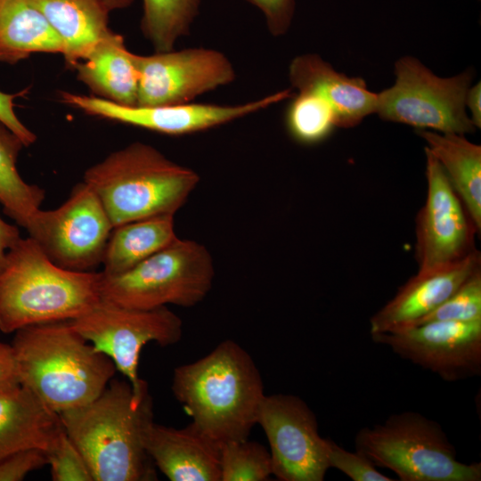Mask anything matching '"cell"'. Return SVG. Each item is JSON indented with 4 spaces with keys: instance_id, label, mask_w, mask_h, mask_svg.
Returning a JSON list of instances; mask_svg holds the SVG:
<instances>
[{
    "instance_id": "cell-14",
    "label": "cell",
    "mask_w": 481,
    "mask_h": 481,
    "mask_svg": "<svg viewBox=\"0 0 481 481\" xmlns=\"http://www.w3.org/2000/svg\"><path fill=\"white\" fill-rule=\"evenodd\" d=\"M371 335L375 343L446 381L481 373V321L429 322Z\"/></svg>"
},
{
    "instance_id": "cell-26",
    "label": "cell",
    "mask_w": 481,
    "mask_h": 481,
    "mask_svg": "<svg viewBox=\"0 0 481 481\" xmlns=\"http://www.w3.org/2000/svg\"><path fill=\"white\" fill-rule=\"evenodd\" d=\"M200 4V0H143L141 29L155 52L173 50L190 32Z\"/></svg>"
},
{
    "instance_id": "cell-3",
    "label": "cell",
    "mask_w": 481,
    "mask_h": 481,
    "mask_svg": "<svg viewBox=\"0 0 481 481\" xmlns=\"http://www.w3.org/2000/svg\"><path fill=\"white\" fill-rule=\"evenodd\" d=\"M11 346L20 385L58 414L95 399L117 371L70 321L23 327Z\"/></svg>"
},
{
    "instance_id": "cell-21",
    "label": "cell",
    "mask_w": 481,
    "mask_h": 481,
    "mask_svg": "<svg viewBox=\"0 0 481 481\" xmlns=\"http://www.w3.org/2000/svg\"><path fill=\"white\" fill-rule=\"evenodd\" d=\"M50 26L61 38L63 56L73 68L111 29L109 12L100 0H33Z\"/></svg>"
},
{
    "instance_id": "cell-8",
    "label": "cell",
    "mask_w": 481,
    "mask_h": 481,
    "mask_svg": "<svg viewBox=\"0 0 481 481\" xmlns=\"http://www.w3.org/2000/svg\"><path fill=\"white\" fill-rule=\"evenodd\" d=\"M395 74L394 86L377 94L375 113L382 119L419 130L463 135L475 132L465 105L470 72L440 77L419 60L405 56L395 62Z\"/></svg>"
},
{
    "instance_id": "cell-35",
    "label": "cell",
    "mask_w": 481,
    "mask_h": 481,
    "mask_svg": "<svg viewBox=\"0 0 481 481\" xmlns=\"http://www.w3.org/2000/svg\"><path fill=\"white\" fill-rule=\"evenodd\" d=\"M20 385L12 346L0 342V391Z\"/></svg>"
},
{
    "instance_id": "cell-12",
    "label": "cell",
    "mask_w": 481,
    "mask_h": 481,
    "mask_svg": "<svg viewBox=\"0 0 481 481\" xmlns=\"http://www.w3.org/2000/svg\"><path fill=\"white\" fill-rule=\"evenodd\" d=\"M133 60L139 74L136 106L190 103L202 94L232 83L236 77L227 56L211 48L133 53Z\"/></svg>"
},
{
    "instance_id": "cell-27",
    "label": "cell",
    "mask_w": 481,
    "mask_h": 481,
    "mask_svg": "<svg viewBox=\"0 0 481 481\" xmlns=\"http://www.w3.org/2000/svg\"><path fill=\"white\" fill-rule=\"evenodd\" d=\"M285 122L290 135L298 142L313 144L325 139L337 126L335 114L320 96L298 92L287 108Z\"/></svg>"
},
{
    "instance_id": "cell-19",
    "label": "cell",
    "mask_w": 481,
    "mask_h": 481,
    "mask_svg": "<svg viewBox=\"0 0 481 481\" xmlns=\"http://www.w3.org/2000/svg\"><path fill=\"white\" fill-rule=\"evenodd\" d=\"M62 429L59 414L24 387L0 391V460L29 448L45 451Z\"/></svg>"
},
{
    "instance_id": "cell-2",
    "label": "cell",
    "mask_w": 481,
    "mask_h": 481,
    "mask_svg": "<svg viewBox=\"0 0 481 481\" xmlns=\"http://www.w3.org/2000/svg\"><path fill=\"white\" fill-rule=\"evenodd\" d=\"M171 388L192 423L220 445L249 437L265 395L254 360L233 340L175 368Z\"/></svg>"
},
{
    "instance_id": "cell-32",
    "label": "cell",
    "mask_w": 481,
    "mask_h": 481,
    "mask_svg": "<svg viewBox=\"0 0 481 481\" xmlns=\"http://www.w3.org/2000/svg\"><path fill=\"white\" fill-rule=\"evenodd\" d=\"M45 464V452L40 448L17 451L0 460V481H20Z\"/></svg>"
},
{
    "instance_id": "cell-13",
    "label": "cell",
    "mask_w": 481,
    "mask_h": 481,
    "mask_svg": "<svg viewBox=\"0 0 481 481\" xmlns=\"http://www.w3.org/2000/svg\"><path fill=\"white\" fill-rule=\"evenodd\" d=\"M427 196L416 219L419 273L461 261L476 250L479 232L437 160L425 149Z\"/></svg>"
},
{
    "instance_id": "cell-38",
    "label": "cell",
    "mask_w": 481,
    "mask_h": 481,
    "mask_svg": "<svg viewBox=\"0 0 481 481\" xmlns=\"http://www.w3.org/2000/svg\"><path fill=\"white\" fill-rule=\"evenodd\" d=\"M102 5L110 13V12L121 10L131 5L134 0H100Z\"/></svg>"
},
{
    "instance_id": "cell-11",
    "label": "cell",
    "mask_w": 481,
    "mask_h": 481,
    "mask_svg": "<svg viewBox=\"0 0 481 481\" xmlns=\"http://www.w3.org/2000/svg\"><path fill=\"white\" fill-rule=\"evenodd\" d=\"M257 424L270 445L273 475L281 481H322L330 469L328 439L320 436L317 419L300 397L265 395Z\"/></svg>"
},
{
    "instance_id": "cell-25",
    "label": "cell",
    "mask_w": 481,
    "mask_h": 481,
    "mask_svg": "<svg viewBox=\"0 0 481 481\" xmlns=\"http://www.w3.org/2000/svg\"><path fill=\"white\" fill-rule=\"evenodd\" d=\"M22 141L0 121V203L4 213L25 229L40 208L45 192L24 181L17 168Z\"/></svg>"
},
{
    "instance_id": "cell-18",
    "label": "cell",
    "mask_w": 481,
    "mask_h": 481,
    "mask_svg": "<svg viewBox=\"0 0 481 481\" xmlns=\"http://www.w3.org/2000/svg\"><path fill=\"white\" fill-rule=\"evenodd\" d=\"M289 77L298 92L314 94L329 103L337 126H355L375 113L377 94L368 89L365 81L336 71L317 54L295 57L289 67Z\"/></svg>"
},
{
    "instance_id": "cell-30",
    "label": "cell",
    "mask_w": 481,
    "mask_h": 481,
    "mask_svg": "<svg viewBox=\"0 0 481 481\" xmlns=\"http://www.w3.org/2000/svg\"><path fill=\"white\" fill-rule=\"evenodd\" d=\"M53 481H94L80 451L62 429L45 451Z\"/></svg>"
},
{
    "instance_id": "cell-29",
    "label": "cell",
    "mask_w": 481,
    "mask_h": 481,
    "mask_svg": "<svg viewBox=\"0 0 481 481\" xmlns=\"http://www.w3.org/2000/svg\"><path fill=\"white\" fill-rule=\"evenodd\" d=\"M439 321H481V268L469 275L439 306L408 326Z\"/></svg>"
},
{
    "instance_id": "cell-20",
    "label": "cell",
    "mask_w": 481,
    "mask_h": 481,
    "mask_svg": "<svg viewBox=\"0 0 481 481\" xmlns=\"http://www.w3.org/2000/svg\"><path fill=\"white\" fill-rule=\"evenodd\" d=\"M121 35L112 30L74 65L77 77L94 96L119 105L135 106L139 74Z\"/></svg>"
},
{
    "instance_id": "cell-1",
    "label": "cell",
    "mask_w": 481,
    "mask_h": 481,
    "mask_svg": "<svg viewBox=\"0 0 481 481\" xmlns=\"http://www.w3.org/2000/svg\"><path fill=\"white\" fill-rule=\"evenodd\" d=\"M59 417L94 481L157 480L144 444L154 421L150 393L137 400L127 379L113 378L95 399Z\"/></svg>"
},
{
    "instance_id": "cell-9",
    "label": "cell",
    "mask_w": 481,
    "mask_h": 481,
    "mask_svg": "<svg viewBox=\"0 0 481 481\" xmlns=\"http://www.w3.org/2000/svg\"><path fill=\"white\" fill-rule=\"evenodd\" d=\"M70 322L95 349L112 360L117 371L131 384L137 400L149 393L147 382L138 374L143 346L156 342L167 346L176 344L183 336L181 318L167 306L137 309L101 299Z\"/></svg>"
},
{
    "instance_id": "cell-15",
    "label": "cell",
    "mask_w": 481,
    "mask_h": 481,
    "mask_svg": "<svg viewBox=\"0 0 481 481\" xmlns=\"http://www.w3.org/2000/svg\"><path fill=\"white\" fill-rule=\"evenodd\" d=\"M291 90L275 92L236 105L186 103L171 106H125L96 97L61 92L64 103L85 113L143 127L169 135H183L210 129L257 112L290 98Z\"/></svg>"
},
{
    "instance_id": "cell-5",
    "label": "cell",
    "mask_w": 481,
    "mask_h": 481,
    "mask_svg": "<svg viewBox=\"0 0 481 481\" xmlns=\"http://www.w3.org/2000/svg\"><path fill=\"white\" fill-rule=\"evenodd\" d=\"M82 181L96 194L114 228L139 219L175 216L200 176L155 147L135 142L87 168Z\"/></svg>"
},
{
    "instance_id": "cell-23",
    "label": "cell",
    "mask_w": 481,
    "mask_h": 481,
    "mask_svg": "<svg viewBox=\"0 0 481 481\" xmlns=\"http://www.w3.org/2000/svg\"><path fill=\"white\" fill-rule=\"evenodd\" d=\"M36 53H64L61 38L33 0H0V61L15 64Z\"/></svg>"
},
{
    "instance_id": "cell-7",
    "label": "cell",
    "mask_w": 481,
    "mask_h": 481,
    "mask_svg": "<svg viewBox=\"0 0 481 481\" xmlns=\"http://www.w3.org/2000/svg\"><path fill=\"white\" fill-rule=\"evenodd\" d=\"M214 277L208 249L198 241L177 238L123 273L101 272V299L137 309L192 307L207 297Z\"/></svg>"
},
{
    "instance_id": "cell-33",
    "label": "cell",
    "mask_w": 481,
    "mask_h": 481,
    "mask_svg": "<svg viewBox=\"0 0 481 481\" xmlns=\"http://www.w3.org/2000/svg\"><path fill=\"white\" fill-rule=\"evenodd\" d=\"M264 14L269 32L280 37L289 30L294 12L295 0H246Z\"/></svg>"
},
{
    "instance_id": "cell-28",
    "label": "cell",
    "mask_w": 481,
    "mask_h": 481,
    "mask_svg": "<svg viewBox=\"0 0 481 481\" xmlns=\"http://www.w3.org/2000/svg\"><path fill=\"white\" fill-rule=\"evenodd\" d=\"M220 466L221 481H265L273 475L270 452L248 438L222 444Z\"/></svg>"
},
{
    "instance_id": "cell-16",
    "label": "cell",
    "mask_w": 481,
    "mask_h": 481,
    "mask_svg": "<svg viewBox=\"0 0 481 481\" xmlns=\"http://www.w3.org/2000/svg\"><path fill=\"white\" fill-rule=\"evenodd\" d=\"M481 256L475 250L459 262L417 273L370 319L371 334L411 325L444 302L475 271Z\"/></svg>"
},
{
    "instance_id": "cell-17",
    "label": "cell",
    "mask_w": 481,
    "mask_h": 481,
    "mask_svg": "<svg viewBox=\"0 0 481 481\" xmlns=\"http://www.w3.org/2000/svg\"><path fill=\"white\" fill-rule=\"evenodd\" d=\"M144 444L154 466L171 481H221V445L192 422L175 428L153 421Z\"/></svg>"
},
{
    "instance_id": "cell-37",
    "label": "cell",
    "mask_w": 481,
    "mask_h": 481,
    "mask_svg": "<svg viewBox=\"0 0 481 481\" xmlns=\"http://www.w3.org/2000/svg\"><path fill=\"white\" fill-rule=\"evenodd\" d=\"M466 108L470 113V119L476 127L481 126V84L477 83L469 86L465 100Z\"/></svg>"
},
{
    "instance_id": "cell-6",
    "label": "cell",
    "mask_w": 481,
    "mask_h": 481,
    "mask_svg": "<svg viewBox=\"0 0 481 481\" xmlns=\"http://www.w3.org/2000/svg\"><path fill=\"white\" fill-rule=\"evenodd\" d=\"M355 446L402 481L481 480V463L460 461L442 427L419 412L393 414L384 423L363 428Z\"/></svg>"
},
{
    "instance_id": "cell-31",
    "label": "cell",
    "mask_w": 481,
    "mask_h": 481,
    "mask_svg": "<svg viewBox=\"0 0 481 481\" xmlns=\"http://www.w3.org/2000/svg\"><path fill=\"white\" fill-rule=\"evenodd\" d=\"M327 458L330 468H335L354 481H392L382 474L364 454L355 450L348 452L328 439Z\"/></svg>"
},
{
    "instance_id": "cell-24",
    "label": "cell",
    "mask_w": 481,
    "mask_h": 481,
    "mask_svg": "<svg viewBox=\"0 0 481 481\" xmlns=\"http://www.w3.org/2000/svg\"><path fill=\"white\" fill-rule=\"evenodd\" d=\"M174 217L159 216L114 227L103 254L102 273H123L174 242L178 238Z\"/></svg>"
},
{
    "instance_id": "cell-4",
    "label": "cell",
    "mask_w": 481,
    "mask_h": 481,
    "mask_svg": "<svg viewBox=\"0 0 481 481\" xmlns=\"http://www.w3.org/2000/svg\"><path fill=\"white\" fill-rule=\"evenodd\" d=\"M100 281L101 272L64 269L20 238L0 271V331L77 319L101 300Z\"/></svg>"
},
{
    "instance_id": "cell-36",
    "label": "cell",
    "mask_w": 481,
    "mask_h": 481,
    "mask_svg": "<svg viewBox=\"0 0 481 481\" xmlns=\"http://www.w3.org/2000/svg\"><path fill=\"white\" fill-rule=\"evenodd\" d=\"M20 238L19 228L7 223L0 216V271L4 265L8 251Z\"/></svg>"
},
{
    "instance_id": "cell-22",
    "label": "cell",
    "mask_w": 481,
    "mask_h": 481,
    "mask_svg": "<svg viewBox=\"0 0 481 481\" xmlns=\"http://www.w3.org/2000/svg\"><path fill=\"white\" fill-rule=\"evenodd\" d=\"M477 230L481 228V146L463 135L419 130Z\"/></svg>"
},
{
    "instance_id": "cell-10",
    "label": "cell",
    "mask_w": 481,
    "mask_h": 481,
    "mask_svg": "<svg viewBox=\"0 0 481 481\" xmlns=\"http://www.w3.org/2000/svg\"><path fill=\"white\" fill-rule=\"evenodd\" d=\"M25 229L55 265L90 272L102 265L113 225L96 194L82 181L60 207L39 208Z\"/></svg>"
},
{
    "instance_id": "cell-34",
    "label": "cell",
    "mask_w": 481,
    "mask_h": 481,
    "mask_svg": "<svg viewBox=\"0 0 481 481\" xmlns=\"http://www.w3.org/2000/svg\"><path fill=\"white\" fill-rule=\"evenodd\" d=\"M25 93L7 94L0 91V121L20 137L25 147H29L36 142L37 136L14 112V100Z\"/></svg>"
}]
</instances>
